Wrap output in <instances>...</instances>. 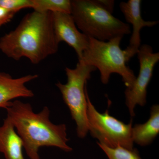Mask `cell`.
Masks as SVG:
<instances>
[{
	"instance_id": "obj_1",
	"label": "cell",
	"mask_w": 159,
	"mask_h": 159,
	"mask_svg": "<svg viewBox=\"0 0 159 159\" xmlns=\"http://www.w3.org/2000/svg\"><path fill=\"white\" fill-rule=\"evenodd\" d=\"M59 44L49 11L28 13L14 30L0 38V51L6 56L16 61L26 57L34 64L56 54Z\"/></svg>"
},
{
	"instance_id": "obj_2",
	"label": "cell",
	"mask_w": 159,
	"mask_h": 159,
	"mask_svg": "<svg viewBox=\"0 0 159 159\" xmlns=\"http://www.w3.org/2000/svg\"><path fill=\"white\" fill-rule=\"evenodd\" d=\"M6 109L7 118L22 140L24 148L30 159H41L39 151L43 146L56 147L66 152L73 150L68 145L66 125L51 122L48 107L35 113L30 103L16 99Z\"/></svg>"
},
{
	"instance_id": "obj_3",
	"label": "cell",
	"mask_w": 159,
	"mask_h": 159,
	"mask_svg": "<svg viewBox=\"0 0 159 159\" xmlns=\"http://www.w3.org/2000/svg\"><path fill=\"white\" fill-rule=\"evenodd\" d=\"M71 2V15L75 24L87 37L108 41L130 34L128 24L114 17L94 0H73Z\"/></svg>"
},
{
	"instance_id": "obj_4",
	"label": "cell",
	"mask_w": 159,
	"mask_h": 159,
	"mask_svg": "<svg viewBox=\"0 0 159 159\" xmlns=\"http://www.w3.org/2000/svg\"><path fill=\"white\" fill-rule=\"evenodd\" d=\"M122 38L117 37L108 41H101L89 38L88 48L80 60L99 70L103 84L108 83L111 74H117L122 77L126 89H129L136 77L134 71L126 65L129 61L126 52L120 48Z\"/></svg>"
},
{
	"instance_id": "obj_5",
	"label": "cell",
	"mask_w": 159,
	"mask_h": 159,
	"mask_svg": "<svg viewBox=\"0 0 159 159\" xmlns=\"http://www.w3.org/2000/svg\"><path fill=\"white\" fill-rule=\"evenodd\" d=\"M97 68L89 65L82 60H78L74 69L66 67L65 69L67 82L63 84L60 82L56 84L63 99L67 106L72 119L77 125V136L83 139L89 132L87 108L86 84L91 78L92 72Z\"/></svg>"
},
{
	"instance_id": "obj_6",
	"label": "cell",
	"mask_w": 159,
	"mask_h": 159,
	"mask_svg": "<svg viewBox=\"0 0 159 159\" xmlns=\"http://www.w3.org/2000/svg\"><path fill=\"white\" fill-rule=\"evenodd\" d=\"M87 118L89 132L99 143L110 148L121 146L129 149L134 148L132 139V121L128 124L110 115L108 110L100 113L95 108L86 91Z\"/></svg>"
},
{
	"instance_id": "obj_7",
	"label": "cell",
	"mask_w": 159,
	"mask_h": 159,
	"mask_svg": "<svg viewBox=\"0 0 159 159\" xmlns=\"http://www.w3.org/2000/svg\"><path fill=\"white\" fill-rule=\"evenodd\" d=\"M140 70L132 87L125 91V104L131 116H134L137 105L144 106L146 103L147 89L150 82L155 66L159 61V53H154L148 44L139 48L138 53Z\"/></svg>"
},
{
	"instance_id": "obj_8",
	"label": "cell",
	"mask_w": 159,
	"mask_h": 159,
	"mask_svg": "<svg viewBox=\"0 0 159 159\" xmlns=\"http://www.w3.org/2000/svg\"><path fill=\"white\" fill-rule=\"evenodd\" d=\"M53 27L57 42H64L75 50L78 60L89 45V38L78 30L71 14L52 12Z\"/></svg>"
},
{
	"instance_id": "obj_9",
	"label": "cell",
	"mask_w": 159,
	"mask_h": 159,
	"mask_svg": "<svg viewBox=\"0 0 159 159\" xmlns=\"http://www.w3.org/2000/svg\"><path fill=\"white\" fill-rule=\"evenodd\" d=\"M141 0H129L122 2L119 5L120 10L124 15L127 23L133 26V33L129 40V44L125 51L129 61L137 54L141 47L140 31L144 27H152L158 24L157 21H145L141 14Z\"/></svg>"
},
{
	"instance_id": "obj_10",
	"label": "cell",
	"mask_w": 159,
	"mask_h": 159,
	"mask_svg": "<svg viewBox=\"0 0 159 159\" xmlns=\"http://www.w3.org/2000/svg\"><path fill=\"white\" fill-rule=\"evenodd\" d=\"M38 77L36 74H30L13 78L9 74L0 72V108H7L13 99L34 97V93L26 87V84Z\"/></svg>"
},
{
	"instance_id": "obj_11",
	"label": "cell",
	"mask_w": 159,
	"mask_h": 159,
	"mask_svg": "<svg viewBox=\"0 0 159 159\" xmlns=\"http://www.w3.org/2000/svg\"><path fill=\"white\" fill-rule=\"evenodd\" d=\"M24 143L8 118L0 126V152L6 159H25L23 153Z\"/></svg>"
},
{
	"instance_id": "obj_12",
	"label": "cell",
	"mask_w": 159,
	"mask_h": 159,
	"mask_svg": "<svg viewBox=\"0 0 159 159\" xmlns=\"http://www.w3.org/2000/svg\"><path fill=\"white\" fill-rule=\"evenodd\" d=\"M159 133V105H153L150 110L148 121L143 124H136L132 128L134 143L142 146L150 145Z\"/></svg>"
},
{
	"instance_id": "obj_13",
	"label": "cell",
	"mask_w": 159,
	"mask_h": 159,
	"mask_svg": "<svg viewBox=\"0 0 159 159\" xmlns=\"http://www.w3.org/2000/svg\"><path fill=\"white\" fill-rule=\"evenodd\" d=\"M32 9L38 12H58L71 14L70 0H32Z\"/></svg>"
},
{
	"instance_id": "obj_14",
	"label": "cell",
	"mask_w": 159,
	"mask_h": 159,
	"mask_svg": "<svg viewBox=\"0 0 159 159\" xmlns=\"http://www.w3.org/2000/svg\"><path fill=\"white\" fill-rule=\"evenodd\" d=\"M97 144L109 159H142L136 148L129 149L121 146L110 148L99 142Z\"/></svg>"
},
{
	"instance_id": "obj_15",
	"label": "cell",
	"mask_w": 159,
	"mask_h": 159,
	"mask_svg": "<svg viewBox=\"0 0 159 159\" xmlns=\"http://www.w3.org/2000/svg\"><path fill=\"white\" fill-rule=\"evenodd\" d=\"M32 6V0H0V6L15 13Z\"/></svg>"
},
{
	"instance_id": "obj_16",
	"label": "cell",
	"mask_w": 159,
	"mask_h": 159,
	"mask_svg": "<svg viewBox=\"0 0 159 159\" xmlns=\"http://www.w3.org/2000/svg\"><path fill=\"white\" fill-rule=\"evenodd\" d=\"M16 13L0 6V28L11 21Z\"/></svg>"
},
{
	"instance_id": "obj_17",
	"label": "cell",
	"mask_w": 159,
	"mask_h": 159,
	"mask_svg": "<svg viewBox=\"0 0 159 159\" xmlns=\"http://www.w3.org/2000/svg\"><path fill=\"white\" fill-rule=\"evenodd\" d=\"M98 6L102 9L112 14L113 12L115 7V1L113 0H94Z\"/></svg>"
}]
</instances>
